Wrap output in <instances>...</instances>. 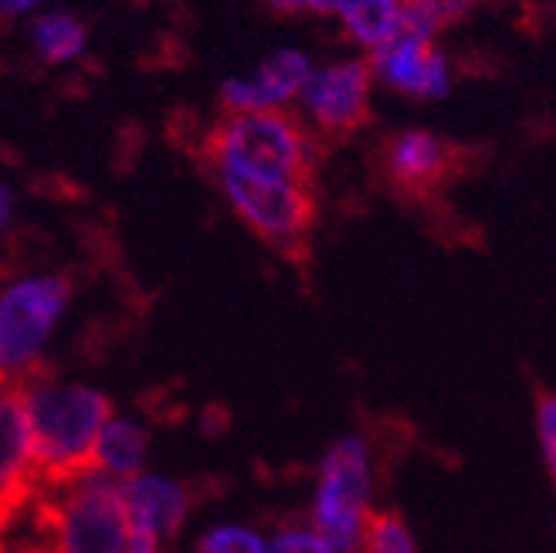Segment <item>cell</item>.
<instances>
[{
    "label": "cell",
    "instance_id": "cell-1",
    "mask_svg": "<svg viewBox=\"0 0 556 553\" xmlns=\"http://www.w3.org/2000/svg\"><path fill=\"white\" fill-rule=\"evenodd\" d=\"M45 370H21L14 384L27 431H31L38 492H59L89 476H99L96 441L113 418V404L89 387H59L41 380Z\"/></svg>",
    "mask_w": 556,
    "mask_h": 553
},
{
    "label": "cell",
    "instance_id": "cell-2",
    "mask_svg": "<svg viewBox=\"0 0 556 553\" xmlns=\"http://www.w3.org/2000/svg\"><path fill=\"white\" fill-rule=\"evenodd\" d=\"M204 153L214 171H235L258 180L313 187L316 136L289 109L275 113H225L207 133Z\"/></svg>",
    "mask_w": 556,
    "mask_h": 553
},
{
    "label": "cell",
    "instance_id": "cell-3",
    "mask_svg": "<svg viewBox=\"0 0 556 553\" xmlns=\"http://www.w3.org/2000/svg\"><path fill=\"white\" fill-rule=\"evenodd\" d=\"M35 530L62 553H156V537L139 530L126 513L119 486L89 476L31 500Z\"/></svg>",
    "mask_w": 556,
    "mask_h": 553
},
{
    "label": "cell",
    "instance_id": "cell-4",
    "mask_svg": "<svg viewBox=\"0 0 556 553\" xmlns=\"http://www.w3.org/2000/svg\"><path fill=\"white\" fill-rule=\"evenodd\" d=\"M441 27L410 4H401L394 38L370 54V75L391 92L407 99H444L452 92V62L438 48Z\"/></svg>",
    "mask_w": 556,
    "mask_h": 553
},
{
    "label": "cell",
    "instance_id": "cell-5",
    "mask_svg": "<svg viewBox=\"0 0 556 553\" xmlns=\"http://www.w3.org/2000/svg\"><path fill=\"white\" fill-rule=\"evenodd\" d=\"M217 180L228 204L238 211V217L268 244L282 248V252L305 244V238H309L316 225L313 187L286 184V180H258L235 171H217Z\"/></svg>",
    "mask_w": 556,
    "mask_h": 553
},
{
    "label": "cell",
    "instance_id": "cell-6",
    "mask_svg": "<svg viewBox=\"0 0 556 553\" xmlns=\"http://www.w3.org/2000/svg\"><path fill=\"white\" fill-rule=\"evenodd\" d=\"M367 449L359 438H343L329 449L323 462V479L316 492V527L319 537L337 553H364L367 527Z\"/></svg>",
    "mask_w": 556,
    "mask_h": 553
},
{
    "label": "cell",
    "instance_id": "cell-7",
    "mask_svg": "<svg viewBox=\"0 0 556 553\" xmlns=\"http://www.w3.org/2000/svg\"><path fill=\"white\" fill-rule=\"evenodd\" d=\"M68 296L72 286L62 275H31L0 292V370H27L35 364Z\"/></svg>",
    "mask_w": 556,
    "mask_h": 553
},
{
    "label": "cell",
    "instance_id": "cell-8",
    "mask_svg": "<svg viewBox=\"0 0 556 553\" xmlns=\"http://www.w3.org/2000/svg\"><path fill=\"white\" fill-rule=\"evenodd\" d=\"M374 75L364 59H343L313 65L309 78L295 99L299 120L316 140L319 136H346L370 120Z\"/></svg>",
    "mask_w": 556,
    "mask_h": 553
},
{
    "label": "cell",
    "instance_id": "cell-9",
    "mask_svg": "<svg viewBox=\"0 0 556 553\" xmlns=\"http://www.w3.org/2000/svg\"><path fill=\"white\" fill-rule=\"evenodd\" d=\"M313 72L309 54L299 48H282L258 62L252 72L235 75L220 86L225 113H275L295 105L305 78Z\"/></svg>",
    "mask_w": 556,
    "mask_h": 553
},
{
    "label": "cell",
    "instance_id": "cell-10",
    "mask_svg": "<svg viewBox=\"0 0 556 553\" xmlns=\"http://www.w3.org/2000/svg\"><path fill=\"white\" fill-rule=\"evenodd\" d=\"M38 495V473L24 404L14 384H0V530Z\"/></svg>",
    "mask_w": 556,
    "mask_h": 553
},
{
    "label": "cell",
    "instance_id": "cell-11",
    "mask_svg": "<svg viewBox=\"0 0 556 553\" xmlns=\"http://www.w3.org/2000/svg\"><path fill=\"white\" fill-rule=\"evenodd\" d=\"M383 171L404 193H434L458 171V150L428 129H404L383 150Z\"/></svg>",
    "mask_w": 556,
    "mask_h": 553
},
{
    "label": "cell",
    "instance_id": "cell-12",
    "mask_svg": "<svg viewBox=\"0 0 556 553\" xmlns=\"http://www.w3.org/2000/svg\"><path fill=\"white\" fill-rule=\"evenodd\" d=\"M119 495L126 503L129 519L139 530H147L150 537H174L180 530V523L190 510V495L184 486L166 482V479H129L119 486Z\"/></svg>",
    "mask_w": 556,
    "mask_h": 553
},
{
    "label": "cell",
    "instance_id": "cell-13",
    "mask_svg": "<svg viewBox=\"0 0 556 553\" xmlns=\"http://www.w3.org/2000/svg\"><path fill=\"white\" fill-rule=\"evenodd\" d=\"M329 14L340 17L346 35L370 54L391 41L401 24V0H329Z\"/></svg>",
    "mask_w": 556,
    "mask_h": 553
},
{
    "label": "cell",
    "instance_id": "cell-14",
    "mask_svg": "<svg viewBox=\"0 0 556 553\" xmlns=\"http://www.w3.org/2000/svg\"><path fill=\"white\" fill-rule=\"evenodd\" d=\"M86 21H78L68 11H45L31 21V48L45 65H72L86 54Z\"/></svg>",
    "mask_w": 556,
    "mask_h": 553
},
{
    "label": "cell",
    "instance_id": "cell-15",
    "mask_svg": "<svg viewBox=\"0 0 556 553\" xmlns=\"http://www.w3.org/2000/svg\"><path fill=\"white\" fill-rule=\"evenodd\" d=\"M99 468L113 476H136L147 458V431L132 422H105L96 441Z\"/></svg>",
    "mask_w": 556,
    "mask_h": 553
},
{
    "label": "cell",
    "instance_id": "cell-16",
    "mask_svg": "<svg viewBox=\"0 0 556 553\" xmlns=\"http://www.w3.org/2000/svg\"><path fill=\"white\" fill-rule=\"evenodd\" d=\"M364 553H417L410 530L397 513H367Z\"/></svg>",
    "mask_w": 556,
    "mask_h": 553
},
{
    "label": "cell",
    "instance_id": "cell-17",
    "mask_svg": "<svg viewBox=\"0 0 556 553\" xmlns=\"http://www.w3.org/2000/svg\"><path fill=\"white\" fill-rule=\"evenodd\" d=\"M198 553H265V546L244 527H217L198 543Z\"/></svg>",
    "mask_w": 556,
    "mask_h": 553
},
{
    "label": "cell",
    "instance_id": "cell-18",
    "mask_svg": "<svg viewBox=\"0 0 556 553\" xmlns=\"http://www.w3.org/2000/svg\"><path fill=\"white\" fill-rule=\"evenodd\" d=\"M401 4L425 11L438 27H448V24L462 21L471 8H476V0H401Z\"/></svg>",
    "mask_w": 556,
    "mask_h": 553
},
{
    "label": "cell",
    "instance_id": "cell-19",
    "mask_svg": "<svg viewBox=\"0 0 556 553\" xmlns=\"http://www.w3.org/2000/svg\"><path fill=\"white\" fill-rule=\"evenodd\" d=\"M271 553H337L319 533L309 530H286L282 537L275 540Z\"/></svg>",
    "mask_w": 556,
    "mask_h": 553
},
{
    "label": "cell",
    "instance_id": "cell-20",
    "mask_svg": "<svg viewBox=\"0 0 556 553\" xmlns=\"http://www.w3.org/2000/svg\"><path fill=\"white\" fill-rule=\"evenodd\" d=\"M540 445H543V458L546 468L553 473L556 465V401L549 394H540Z\"/></svg>",
    "mask_w": 556,
    "mask_h": 553
},
{
    "label": "cell",
    "instance_id": "cell-21",
    "mask_svg": "<svg viewBox=\"0 0 556 553\" xmlns=\"http://www.w3.org/2000/svg\"><path fill=\"white\" fill-rule=\"evenodd\" d=\"M265 4H268L275 14H292V17H299V14L329 17V11H332L329 0H265Z\"/></svg>",
    "mask_w": 556,
    "mask_h": 553
},
{
    "label": "cell",
    "instance_id": "cell-22",
    "mask_svg": "<svg viewBox=\"0 0 556 553\" xmlns=\"http://www.w3.org/2000/svg\"><path fill=\"white\" fill-rule=\"evenodd\" d=\"M45 4V0H0V17H24Z\"/></svg>",
    "mask_w": 556,
    "mask_h": 553
},
{
    "label": "cell",
    "instance_id": "cell-23",
    "mask_svg": "<svg viewBox=\"0 0 556 553\" xmlns=\"http://www.w3.org/2000/svg\"><path fill=\"white\" fill-rule=\"evenodd\" d=\"M11 211H14V193H11V187L0 184V228L11 221Z\"/></svg>",
    "mask_w": 556,
    "mask_h": 553
},
{
    "label": "cell",
    "instance_id": "cell-24",
    "mask_svg": "<svg viewBox=\"0 0 556 553\" xmlns=\"http://www.w3.org/2000/svg\"><path fill=\"white\" fill-rule=\"evenodd\" d=\"M522 4H536V8H546V4H553V0H522Z\"/></svg>",
    "mask_w": 556,
    "mask_h": 553
},
{
    "label": "cell",
    "instance_id": "cell-25",
    "mask_svg": "<svg viewBox=\"0 0 556 553\" xmlns=\"http://www.w3.org/2000/svg\"><path fill=\"white\" fill-rule=\"evenodd\" d=\"M0 384H8V374L4 370H0Z\"/></svg>",
    "mask_w": 556,
    "mask_h": 553
},
{
    "label": "cell",
    "instance_id": "cell-26",
    "mask_svg": "<svg viewBox=\"0 0 556 553\" xmlns=\"http://www.w3.org/2000/svg\"><path fill=\"white\" fill-rule=\"evenodd\" d=\"M0 553H8V550H4V543H0Z\"/></svg>",
    "mask_w": 556,
    "mask_h": 553
}]
</instances>
